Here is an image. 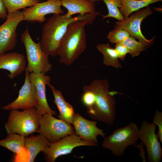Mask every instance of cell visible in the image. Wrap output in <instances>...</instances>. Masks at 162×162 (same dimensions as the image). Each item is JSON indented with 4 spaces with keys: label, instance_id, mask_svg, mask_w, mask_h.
Segmentation results:
<instances>
[{
    "label": "cell",
    "instance_id": "cell-1",
    "mask_svg": "<svg viewBox=\"0 0 162 162\" xmlns=\"http://www.w3.org/2000/svg\"><path fill=\"white\" fill-rule=\"evenodd\" d=\"M109 87L107 80H94L83 86L81 100L90 118L111 125L116 117V100Z\"/></svg>",
    "mask_w": 162,
    "mask_h": 162
},
{
    "label": "cell",
    "instance_id": "cell-2",
    "mask_svg": "<svg viewBox=\"0 0 162 162\" xmlns=\"http://www.w3.org/2000/svg\"><path fill=\"white\" fill-rule=\"evenodd\" d=\"M99 14V12L96 11L69 19L67 18L64 14H53L43 26L40 42L42 50L49 56H57L61 41L70 23L77 21H86L92 24Z\"/></svg>",
    "mask_w": 162,
    "mask_h": 162
},
{
    "label": "cell",
    "instance_id": "cell-3",
    "mask_svg": "<svg viewBox=\"0 0 162 162\" xmlns=\"http://www.w3.org/2000/svg\"><path fill=\"white\" fill-rule=\"evenodd\" d=\"M90 24L86 21H77L70 23L61 41L57 56L59 62L72 65L87 48L85 27Z\"/></svg>",
    "mask_w": 162,
    "mask_h": 162
},
{
    "label": "cell",
    "instance_id": "cell-4",
    "mask_svg": "<svg viewBox=\"0 0 162 162\" xmlns=\"http://www.w3.org/2000/svg\"><path fill=\"white\" fill-rule=\"evenodd\" d=\"M38 115L34 107L24 110L22 111L13 110L10 111L8 121L5 125L7 133H16L27 137L38 132Z\"/></svg>",
    "mask_w": 162,
    "mask_h": 162
},
{
    "label": "cell",
    "instance_id": "cell-5",
    "mask_svg": "<svg viewBox=\"0 0 162 162\" xmlns=\"http://www.w3.org/2000/svg\"><path fill=\"white\" fill-rule=\"evenodd\" d=\"M21 40L26 52L28 64L25 71L45 74L52 69L49 56L42 50L40 42L36 43L32 39L27 29L21 34Z\"/></svg>",
    "mask_w": 162,
    "mask_h": 162
},
{
    "label": "cell",
    "instance_id": "cell-6",
    "mask_svg": "<svg viewBox=\"0 0 162 162\" xmlns=\"http://www.w3.org/2000/svg\"><path fill=\"white\" fill-rule=\"evenodd\" d=\"M138 127L131 122L124 127L115 130L110 135L105 137L102 147L110 150L117 157L123 155L128 146L135 145L138 140Z\"/></svg>",
    "mask_w": 162,
    "mask_h": 162
},
{
    "label": "cell",
    "instance_id": "cell-7",
    "mask_svg": "<svg viewBox=\"0 0 162 162\" xmlns=\"http://www.w3.org/2000/svg\"><path fill=\"white\" fill-rule=\"evenodd\" d=\"M97 146V143L83 140L74 134L66 135L56 142H50L49 146L43 152L46 161L54 162L58 157L71 153L76 147Z\"/></svg>",
    "mask_w": 162,
    "mask_h": 162
},
{
    "label": "cell",
    "instance_id": "cell-8",
    "mask_svg": "<svg viewBox=\"0 0 162 162\" xmlns=\"http://www.w3.org/2000/svg\"><path fill=\"white\" fill-rule=\"evenodd\" d=\"M39 124L38 132L43 135L50 142H56L66 135L75 134L70 124L48 113L40 117Z\"/></svg>",
    "mask_w": 162,
    "mask_h": 162
},
{
    "label": "cell",
    "instance_id": "cell-9",
    "mask_svg": "<svg viewBox=\"0 0 162 162\" xmlns=\"http://www.w3.org/2000/svg\"><path fill=\"white\" fill-rule=\"evenodd\" d=\"M152 8L148 6L131 13L123 20L118 21L114 26L115 28L123 29L130 35L137 39L146 46L150 47L153 43L155 37L147 39L142 34L141 25L143 20L154 12Z\"/></svg>",
    "mask_w": 162,
    "mask_h": 162
},
{
    "label": "cell",
    "instance_id": "cell-10",
    "mask_svg": "<svg viewBox=\"0 0 162 162\" xmlns=\"http://www.w3.org/2000/svg\"><path fill=\"white\" fill-rule=\"evenodd\" d=\"M23 18L20 10L8 13L6 20L0 26V56L15 47L17 42L16 29Z\"/></svg>",
    "mask_w": 162,
    "mask_h": 162
},
{
    "label": "cell",
    "instance_id": "cell-11",
    "mask_svg": "<svg viewBox=\"0 0 162 162\" xmlns=\"http://www.w3.org/2000/svg\"><path fill=\"white\" fill-rule=\"evenodd\" d=\"M155 125L153 123L144 121L139 129L138 139L145 146L150 162H160L162 156V149L155 133Z\"/></svg>",
    "mask_w": 162,
    "mask_h": 162
},
{
    "label": "cell",
    "instance_id": "cell-12",
    "mask_svg": "<svg viewBox=\"0 0 162 162\" xmlns=\"http://www.w3.org/2000/svg\"><path fill=\"white\" fill-rule=\"evenodd\" d=\"M61 0H47L38 2L22 11V21L35 23H43L47 20L45 16L50 14H62L64 11L61 8Z\"/></svg>",
    "mask_w": 162,
    "mask_h": 162
},
{
    "label": "cell",
    "instance_id": "cell-13",
    "mask_svg": "<svg viewBox=\"0 0 162 162\" xmlns=\"http://www.w3.org/2000/svg\"><path fill=\"white\" fill-rule=\"evenodd\" d=\"M25 71V82L19 90L18 97L12 102L2 107V109L7 110H24L36 106L38 101L35 87L30 80L29 72Z\"/></svg>",
    "mask_w": 162,
    "mask_h": 162
},
{
    "label": "cell",
    "instance_id": "cell-14",
    "mask_svg": "<svg viewBox=\"0 0 162 162\" xmlns=\"http://www.w3.org/2000/svg\"><path fill=\"white\" fill-rule=\"evenodd\" d=\"M30 81L34 85L37 97L38 103L35 107L40 117L45 113L52 116L57 115L56 112L50 107L46 98V86L50 83V78L42 73H29Z\"/></svg>",
    "mask_w": 162,
    "mask_h": 162
},
{
    "label": "cell",
    "instance_id": "cell-15",
    "mask_svg": "<svg viewBox=\"0 0 162 162\" xmlns=\"http://www.w3.org/2000/svg\"><path fill=\"white\" fill-rule=\"evenodd\" d=\"M98 122L88 120L79 113H74L72 124L75 134L85 141L94 142L98 144L97 136L104 138L106 135L103 130L97 126Z\"/></svg>",
    "mask_w": 162,
    "mask_h": 162
},
{
    "label": "cell",
    "instance_id": "cell-16",
    "mask_svg": "<svg viewBox=\"0 0 162 162\" xmlns=\"http://www.w3.org/2000/svg\"><path fill=\"white\" fill-rule=\"evenodd\" d=\"M26 61L25 56L16 52L4 53L0 56V69L10 72L8 77L13 79L25 70Z\"/></svg>",
    "mask_w": 162,
    "mask_h": 162
},
{
    "label": "cell",
    "instance_id": "cell-17",
    "mask_svg": "<svg viewBox=\"0 0 162 162\" xmlns=\"http://www.w3.org/2000/svg\"><path fill=\"white\" fill-rule=\"evenodd\" d=\"M25 138L17 134H8L6 138L0 140V146L16 154L14 162H28L29 155L24 147Z\"/></svg>",
    "mask_w": 162,
    "mask_h": 162
},
{
    "label": "cell",
    "instance_id": "cell-18",
    "mask_svg": "<svg viewBox=\"0 0 162 162\" xmlns=\"http://www.w3.org/2000/svg\"><path fill=\"white\" fill-rule=\"evenodd\" d=\"M62 6L66 8L68 12L64 15L68 19L75 14L83 16L86 14L96 11L94 3L88 0H61Z\"/></svg>",
    "mask_w": 162,
    "mask_h": 162
},
{
    "label": "cell",
    "instance_id": "cell-19",
    "mask_svg": "<svg viewBox=\"0 0 162 162\" xmlns=\"http://www.w3.org/2000/svg\"><path fill=\"white\" fill-rule=\"evenodd\" d=\"M51 89L54 97V102L57 106L59 119L72 124L74 113L73 106L65 100L62 92L50 83L48 85Z\"/></svg>",
    "mask_w": 162,
    "mask_h": 162
},
{
    "label": "cell",
    "instance_id": "cell-20",
    "mask_svg": "<svg viewBox=\"0 0 162 162\" xmlns=\"http://www.w3.org/2000/svg\"><path fill=\"white\" fill-rule=\"evenodd\" d=\"M34 136L31 135L26 137L24 147L28 153L29 158L28 162H33L37 155L43 152L49 146L50 142L42 134Z\"/></svg>",
    "mask_w": 162,
    "mask_h": 162
},
{
    "label": "cell",
    "instance_id": "cell-21",
    "mask_svg": "<svg viewBox=\"0 0 162 162\" xmlns=\"http://www.w3.org/2000/svg\"><path fill=\"white\" fill-rule=\"evenodd\" d=\"M162 0H122L119 10L124 19L131 13Z\"/></svg>",
    "mask_w": 162,
    "mask_h": 162
},
{
    "label": "cell",
    "instance_id": "cell-22",
    "mask_svg": "<svg viewBox=\"0 0 162 162\" xmlns=\"http://www.w3.org/2000/svg\"><path fill=\"white\" fill-rule=\"evenodd\" d=\"M96 48L103 56V63L107 66L116 68L122 67L118 55L114 48L109 43L98 44Z\"/></svg>",
    "mask_w": 162,
    "mask_h": 162
},
{
    "label": "cell",
    "instance_id": "cell-23",
    "mask_svg": "<svg viewBox=\"0 0 162 162\" xmlns=\"http://www.w3.org/2000/svg\"><path fill=\"white\" fill-rule=\"evenodd\" d=\"M107 8V14L102 15L103 19L109 17L115 18L118 21L123 20L124 19L119 10L122 4V0H102Z\"/></svg>",
    "mask_w": 162,
    "mask_h": 162
},
{
    "label": "cell",
    "instance_id": "cell-24",
    "mask_svg": "<svg viewBox=\"0 0 162 162\" xmlns=\"http://www.w3.org/2000/svg\"><path fill=\"white\" fill-rule=\"evenodd\" d=\"M8 13H11L40 2L39 0H3Z\"/></svg>",
    "mask_w": 162,
    "mask_h": 162
},
{
    "label": "cell",
    "instance_id": "cell-25",
    "mask_svg": "<svg viewBox=\"0 0 162 162\" xmlns=\"http://www.w3.org/2000/svg\"><path fill=\"white\" fill-rule=\"evenodd\" d=\"M122 43L127 47L128 53L132 57L139 55L140 52L146 49V46L134 37L130 35Z\"/></svg>",
    "mask_w": 162,
    "mask_h": 162
},
{
    "label": "cell",
    "instance_id": "cell-26",
    "mask_svg": "<svg viewBox=\"0 0 162 162\" xmlns=\"http://www.w3.org/2000/svg\"><path fill=\"white\" fill-rule=\"evenodd\" d=\"M130 35L127 31L123 29L115 28L109 32L107 38L111 43L116 44L122 43Z\"/></svg>",
    "mask_w": 162,
    "mask_h": 162
},
{
    "label": "cell",
    "instance_id": "cell-27",
    "mask_svg": "<svg viewBox=\"0 0 162 162\" xmlns=\"http://www.w3.org/2000/svg\"><path fill=\"white\" fill-rule=\"evenodd\" d=\"M153 123L158 127L157 136L160 142H162V112L159 110L156 111L153 119Z\"/></svg>",
    "mask_w": 162,
    "mask_h": 162
},
{
    "label": "cell",
    "instance_id": "cell-28",
    "mask_svg": "<svg viewBox=\"0 0 162 162\" xmlns=\"http://www.w3.org/2000/svg\"><path fill=\"white\" fill-rule=\"evenodd\" d=\"M118 57L120 60H124L128 53V50L126 46L122 43L116 44L114 48Z\"/></svg>",
    "mask_w": 162,
    "mask_h": 162
},
{
    "label": "cell",
    "instance_id": "cell-29",
    "mask_svg": "<svg viewBox=\"0 0 162 162\" xmlns=\"http://www.w3.org/2000/svg\"><path fill=\"white\" fill-rule=\"evenodd\" d=\"M7 13L3 0H0V18L3 19L6 18Z\"/></svg>",
    "mask_w": 162,
    "mask_h": 162
},
{
    "label": "cell",
    "instance_id": "cell-30",
    "mask_svg": "<svg viewBox=\"0 0 162 162\" xmlns=\"http://www.w3.org/2000/svg\"><path fill=\"white\" fill-rule=\"evenodd\" d=\"M94 3L95 2H98L99 1H102V0H88Z\"/></svg>",
    "mask_w": 162,
    "mask_h": 162
},
{
    "label": "cell",
    "instance_id": "cell-31",
    "mask_svg": "<svg viewBox=\"0 0 162 162\" xmlns=\"http://www.w3.org/2000/svg\"></svg>",
    "mask_w": 162,
    "mask_h": 162
}]
</instances>
